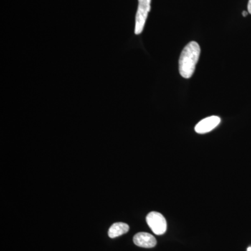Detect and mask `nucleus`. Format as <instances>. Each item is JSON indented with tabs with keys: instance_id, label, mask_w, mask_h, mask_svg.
Returning <instances> with one entry per match:
<instances>
[{
	"instance_id": "obj_6",
	"label": "nucleus",
	"mask_w": 251,
	"mask_h": 251,
	"mask_svg": "<svg viewBox=\"0 0 251 251\" xmlns=\"http://www.w3.org/2000/svg\"><path fill=\"white\" fill-rule=\"evenodd\" d=\"M129 230V226L125 223H115L109 228L108 236L111 239L123 235Z\"/></svg>"
},
{
	"instance_id": "obj_3",
	"label": "nucleus",
	"mask_w": 251,
	"mask_h": 251,
	"mask_svg": "<svg viewBox=\"0 0 251 251\" xmlns=\"http://www.w3.org/2000/svg\"><path fill=\"white\" fill-rule=\"evenodd\" d=\"M149 227L156 235H162L166 232L167 221L161 213L151 211L146 217Z\"/></svg>"
},
{
	"instance_id": "obj_7",
	"label": "nucleus",
	"mask_w": 251,
	"mask_h": 251,
	"mask_svg": "<svg viewBox=\"0 0 251 251\" xmlns=\"http://www.w3.org/2000/svg\"><path fill=\"white\" fill-rule=\"evenodd\" d=\"M248 11H249V14H251V0H249V4H248Z\"/></svg>"
},
{
	"instance_id": "obj_2",
	"label": "nucleus",
	"mask_w": 251,
	"mask_h": 251,
	"mask_svg": "<svg viewBox=\"0 0 251 251\" xmlns=\"http://www.w3.org/2000/svg\"><path fill=\"white\" fill-rule=\"evenodd\" d=\"M151 0H138V8L135 16V34H141L145 27L149 12L151 9Z\"/></svg>"
},
{
	"instance_id": "obj_4",
	"label": "nucleus",
	"mask_w": 251,
	"mask_h": 251,
	"mask_svg": "<svg viewBox=\"0 0 251 251\" xmlns=\"http://www.w3.org/2000/svg\"><path fill=\"white\" fill-rule=\"evenodd\" d=\"M220 123H221V119L219 117H208L198 122V125L195 127V130L199 134H204L214 130Z\"/></svg>"
},
{
	"instance_id": "obj_9",
	"label": "nucleus",
	"mask_w": 251,
	"mask_h": 251,
	"mask_svg": "<svg viewBox=\"0 0 251 251\" xmlns=\"http://www.w3.org/2000/svg\"><path fill=\"white\" fill-rule=\"evenodd\" d=\"M247 251H251V247L248 248Z\"/></svg>"
},
{
	"instance_id": "obj_8",
	"label": "nucleus",
	"mask_w": 251,
	"mask_h": 251,
	"mask_svg": "<svg viewBox=\"0 0 251 251\" xmlns=\"http://www.w3.org/2000/svg\"><path fill=\"white\" fill-rule=\"evenodd\" d=\"M242 15H243V16H244V17H247V15H248L247 11H243Z\"/></svg>"
},
{
	"instance_id": "obj_5",
	"label": "nucleus",
	"mask_w": 251,
	"mask_h": 251,
	"mask_svg": "<svg viewBox=\"0 0 251 251\" xmlns=\"http://www.w3.org/2000/svg\"><path fill=\"white\" fill-rule=\"evenodd\" d=\"M133 243L138 247L151 249L156 247L157 241L152 234L148 232H139L133 237Z\"/></svg>"
},
{
	"instance_id": "obj_1",
	"label": "nucleus",
	"mask_w": 251,
	"mask_h": 251,
	"mask_svg": "<svg viewBox=\"0 0 251 251\" xmlns=\"http://www.w3.org/2000/svg\"><path fill=\"white\" fill-rule=\"evenodd\" d=\"M201 54V47L196 41H191L185 46L180 55L179 71L180 75L188 79L192 76Z\"/></svg>"
}]
</instances>
